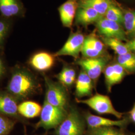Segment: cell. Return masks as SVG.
Segmentation results:
<instances>
[{"mask_svg":"<svg viewBox=\"0 0 135 135\" xmlns=\"http://www.w3.org/2000/svg\"><path fill=\"white\" fill-rule=\"evenodd\" d=\"M95 85L92 79L83 70L79 73L76 82L75 95L77 99L92 95Z\"/></svg>","mask_w":135,"mask_h":135,"instance_id":"cell-16","label":"cell"},{"mask_svg":"<svg viewBox=\"0 0 135 135\" xmlns=\"http://www.w3.org/2000/svg\"><path fill=\"white\" fill-rule=\"evenodd\" d=\"M78 0H68L58 9L60 19L63 26L71 28L79 7Z\"/></svg>","mask_w":135,"mask_h":135,"instance_id":"cell-15","label":"cell"},{"mask_svg":"<svg viewBox=\"0 0 135 135\" xmlns=\"http://www.w3.org/2000/svg\"><path fill=\"white\" fill-rule=\"evenodd\" d=\"M127 47L131 52H135V37L125 44Z\"/></svg>","mask_w":135,"mask_h":135,"instance_id":"cell-28","label":"cell"},{"mask_svg":"<svg viewBox=\"0 0 135 135\" xmlns=\"http://www.w3.org/2000/svg\"><path fill=\"white\" fill-rule=\"evenodd\" d=\"M18 101L8 92H0V115L19 118Z\"/></svg>","mask_w":135,"mask_h":135,"instance_id":"cell-12","label":"cell"},{"mask_svg":"<svg viewBox=\"0 0 135 135\" xmlns=\"http://www.w3.org/2000/svg\"><path fill=\"white\" fill-rule=\"evenodd\" d=\"M129 114L130 115V120H131L134 123H135V103L134 104V106L133 107L132 109L129 112Z\"/></svg>","mask_w":135,"mask_h":135,"instance_id":"cell-30","label":"cell"},{"mask_svg":"<svg viewBox=\"0 0 135 135\" xmlns=\"http://www.w3.org/2000/svg\"><path fill=\"white\" fill-rule=\"evenodd\" d=\"M117 63L120 65L128 74L135 73V54L132 52L118 55Z\"/></svg>","mask_w":135,"mask_h":135,"instance_id":"cell-21","label":"cell"},{"mask_svg":"<svg viewBox=\"0 0 135 135\" xmlns=\"http://www.w3.org/2000/svg\"><path fill=\"white\" fill-rule=\"evenodd\" d=\"M58 80L63 86L70 88L74 84L76 79V72L72 67L67 65H64L61 72L56 76Z\"/></svg>","mask_w":135,"mask_h":135,"instance_id":"cell-20","label":"cell"},{"mask_svg":"<svg viewBox=\"0 0 135 135\" xmlns=\"http://www.w3.org/2000/svg\"><path fill=\"white\" fill-rule=\"evenodd\" d=\"M104 17L119 24L124 23V14L121 9L114 3L109 7Z\"/></svg>","mask_w":135,"mask_h":135,"instance_id":"cell-24","label":"cell"},{"mask_svg":"<svg viewBox=\"0 0 135 135\" xmlns=\"http://www.w3.org/2000/svg\"><path fill=\"white\" fill-rule=\"evenodd\" d=\"M99 32L104 37L116 38L122 41H128L127 34L121 25L102 17L96 23Z\"/></svg>","mask_w":135,"mask_h":135,"instance_id":"cell-8","label":"cell"},{"mask_svg":"<svg viewBox=\"0 0 135 135\" xmlns=\"http://www.w3.org/2000/svg\"><path fill=\"white\" fill-rule=\"evenodd\" d=\"M16 122L9 118L0 115V135H8L13 129Z\"/></svg>","mask_w":135,"mask_h":135,"instance_id":"cell-27","label":"cell"},{"mask_svg":"<svg viewBox=\"0 0 135 135\" xmlns=\"http://www.w3.org/2000/svg\"><path fill=\"white\" fill-rule=\"evenodd\" d=\"M55 56L46 52H39L34 54L29 59V65L39 72L48 71L53 67Z\"/></svg>","mask_w":135,"mask_h":135,"instance_id":"cell-13","label":"cell"},{"mask_svg":"<svg viewBox=\"0 0 135 135\" xmlns=\"http://www.w3.org/2000/svg\"><path fill=\"white\" fill-rule=\"evenodd\" d=\"M76 16V23L84 26L96 23L101 18L104 17L93 8L82 7H78Z\"/></svg>","mask_w":135,"mask_h":135,"instance_id":"cell-17","label":"cell"},{"mask_svg":"<svg viewBox=\"0 0 135 135\" xmlns=\"http://www.w3.org/2000/svg\"><path fill=\"white\" fill-rule=\"evenodd\" d=\"M76 101L78 103L86 105L100 115L110 114L119 119H122L124 115V113H120L115 109L109 97L98 93L87 99L81 100L76 98Z\"/></svg>","mask_w":135,"mask_h":135,"instance_id":"cell-5","label":"cell"},{"mask_svg":"<svg viewBox=\"0 0 135 135\" xmlns=\"http://www.w3.org/2000/svg\"><path fill=\"white\" fill-rule=\"evenodd\" d=\"M39 88V83L31 71L26 68L17 66L13 71L7 92L20 100L34 95Z\"/></svg>","mask_w":135,"mask_h":135,"instance_id":"cell-1","label":"cell"},{"mask_svg":"<svg viewBox=\"0 0 135 135\" xmlns=\"http://www.w3.org/2000/svg\"><path fill=\"white\" fill-rule=\"evenodd\" d=\"M85 37L81 32L71 34L63 47L54 54L55 57L70 56L77 59L81 52Z\"/></svg>","mask_w":135,"mask_h":135,"instance_id":"cell-7","label":"cell"},{"mask_svg":"<svg viewBox=\"0 0 135 135\" xmlns=\"http://www.w3.org/2000/svg\"><path fill=\"white\" fill-rule=\"evenodd\" d=\"M80 1H81V0H80Z\"/></svg>","mask_w":135,"mask_h":135,"instance_id":"cell-32","label":"cell"},{"mask_svg":"<svg viewBox=\"0 0 135 135\" xmlns=\"http://www.w3.org/2000/svg\"><path fill=\"white\" fill-rule=\"evenodd\" d=\"M68 110L54 106L44 100L40 119L36 124V129L42 128L46 130L56 129L67 115Z\"/></svg>","mask_w":135,"mask_h":135,"instance_id":"cell-3","label":"cell"},{"mask_svg":"<svg viewBox=\"0 0 135 135\" xmlns=\"http://www.w3.org/2000/svg\"><path fill=\"white\" fill-rule=\"evenodd\" d=\"M27 135V133H26V132H25V135Z\"/></svg>","mask_w":135,"mask_h":135,"instance_id":"cell-31","label":"cell"},{"mask_svg":"<svg viewBox=\"0 0 135 135\" xmlns=\"http://www.w3.org/2000/svg\"><path fill=\"white\" fill-rule=\"evenodd\" d=\"M6 72L5 64L3 59L0 57V79L3 77Z\"/></svg>","mask_w":135,"mask_h":135,"instance_id":"cell-29","label":"cell"},{"mask_svg":"<svg viewBox=\"0 0 135 135\" xmlns=\"http://www.w3.org/2000/svg\"><path fill=\"white\" fill-rule=\"evenodd\" d=\"M85 135H129L123 130L115 127L89 129Z\"/></svg>","mask_w":135,"mask_h":135,"instance_id":"cell-23","label":"cell"},{"mask_svg":"<svg viewBox=\"0 0 135 135\" xmlns=\"http://www.w3.org/2000/svg\"><path fill=\"white\" fill-rule=\"evenodd\" d=\"M0 13L3 17L10 19L24 16V6L20 0H0Z\"/></svg>","mask_w":135,"mask_h":135,"instance_id":"cell-14","label":"cell"},{"mask_svg":"<svg viewBox=\"0 0 135 135\" xmlns=\"http://www.w3.org/2000/svg\"><path fill=\"white\" fill-rule=\"evenodd\" d=\"M105 44L96 35L91 34L85 37L81 53L84 58H95L105 56Z\"/></svg>","mask_w":135,"mask_h":135,"instance_id":"cell-9","label":"cell"},{"mask_svg":"<svg viewBox=\"0 0 135 135\" xmlns=\"http://www.w3.org/2000/svg\"><path fill=\"white\" fill-rule=\"evenodd\" d=\"M109 61L108 56L105 55L98 58H83L78 60L77 64L92 79L95 85L108 65Z\"/></svg>","mask_w":135,"mask_h":135,"instance_id":"cell-6","label":"cell"},{"mask_svg":"<svg viewBox=\"0 0 135 135\" xmlns=\"http://www.w3.org/2000/svg\"><path fill=\"white\" fill-rule=\"evenodd\" d=\"M113 2L111 0H81L79 7L93 8L102 16L104 17L107 11Z\"/></svg>","mask_w":135,"mask_h":135,"instance_id":"cell-19","label":"cell"},{"mask_svg":"<svg viewBox=\"0 0 135 135\" xmlns=\"http://www.w3.org/2000/svg\"><path fill=\"white\" fill-rule=\"evenodd\" d=\"M11 22L9 19L0 18V51L4 46L6 39L11 29Z\"/></svg>","mask_w":135,"mask_h":135,"instance_id":"cell-26","label":"cell"},{"mask_svg":"<svg viewBox=\"0 0 135 135\" xmlns=\"http://www.w3.org/2000/svg\"><path fill=\"white\" fill-rule=\"evenodd\" d=\"M86 121L76 107L72 106L67 115L55 129L54 135H84Z\"/></svg>","mask_w":135,"mask_h":135,"instance_id":"cell-2","label":"cell"},{"mask_svg":"<svg viewBox=\"0 0 135 135\" xmlns=\"http://www.w3.org/2000/svg\"><path fill=\"white\" fill-rule=\"evenodd\" d=\"M84 118L89 129L110 127H118L120 128H124L128 124L130 120V119L128 117H124L120 120H113L94 115L90 112H87L85 114Z\"/></svg>","mask_w":135,"mask_h":135,"instance_id":"cell-10","label":"cell"},{"mask_svg":"<svg viewBox=\"0 0 135 135\" xmlns=\"http://www.w3.org/2000/svg\"><path fill=\"white\" fill-rule=\"evenodd\" d=\"M102 40L105 45L114 50L118 56L124 55L131 52L127 47L125 44L123 43L122 41L119 39L103 37Z\"/></svg>","mask_w":135,"mask_h":135,"instance_id":"cell-22","label":"cell"},{"mask_svg":"<svg viewBox=\"0 0 135 135\" xmlns=\"http://www.w3.org/2000/svg\"><path fill=\"white\" fill-rule=\"evenodd\" d=\"M105 83L108 92L110 93L112 87L120 84L128 74L118 63L108 64L104 71Z\"/></svg>","mask_w":135,"mask_h":135,"instance_id":"cell-11","label":"cell"},{"mask_svg":"<svg viewBox=\"0 0 135 135\" xmlns=\"http://www.w3.org/2000/svg\"><path fill=\"white\" fill-rule=\"evenodd\" d=\"M41 106L39 104L32 101L22 102L18 105V113L20 116L28 119H33L40 115Z\"/></svg>","mask_w":135,"mask_h":135,"instance_id":"cell-18","label":"cell"},{"mask_svg":"<svg viewBox=\"0 0 135 135\" xmlns=\"http://www.w3.org/2000/svg\"><path fill=\"white\" fill-rule=\"evenodd\" d=\"M46 86L45 100L54 106L68 110L69 96L66 87L44 75Z\"/></svg>","mask_w":135,"mask_h":135,"instance_id":"cell-4","label":"cell"},{"mask_svg":"<svg viewBox=\"0 0 135 135\" xmlns=\"http://www.w3.org/2000/svg\"><path fill=\"white\" fill-rule=\"evenodd\" d=\"M127 36L135 37V11H128L124 14V23Z\"/></svg>","mask_w":135,"mask_h":135,"instance_id":"cell-25","label":"cell"}]
</instances>
